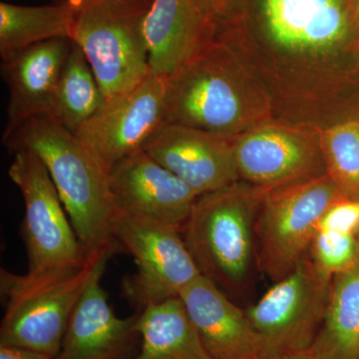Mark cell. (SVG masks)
<instances>
[{"mask_svg":"<svg viewBox=\"0 0 359 359\" xmlns=\"http://www.w3.org/2000/svg\"><path fill=\"white\" fill-rule=\"evenodd\" d=\"M215 22L259 69L290 86L330 83L359 53L351 0H228Z\"/></svg>","mask_w":359,"mask_h":359,"instance_id":"6da1fadb","label":"cell"},{"mask_svg":"<svg viewBox=\"0 0 359 359\" xmlns=\"http://www.w3.org/2000/svg\"><path fill=\"white\" fill-rule=\"evenodd\" d=\"M269 121L268 96L218 40L208 41L167 78L165 122L236 138Z\"/></svg>","mask_w":359,"mask_h":359,"instance_id":"7a4b0ae2","label":"cell"},{"mask_svg":"<svg viewBox=\"0 0 359 359\" xmlns=\"http://www.w3.org/2000/svg\"><path fill=\"white\" fill-rule=\"evenodd\" d=\"M4 142L13 151L32 150L43 162L87 255L122 250L112 233L118 209L109 173L76 134L50 116H36Z\"/></svg>","mask_w":359,"mask_h":359,"instance_id":"3957f363","label":"cell"},{"mask_svg":"<svg viewBox=\"0 0 359 359\" xmlns=\"http://www.w3.org/2000/svg\"><path fill=\"white\" fill-rule=\"evenodd\" d=\"M266 192L240 180L200 196L181 231L202 276L231 299L259 271L256 223Z\"/></svg>","mask_w":359,"mask_h":359,"instance_id":"277c9868","label":"cell"},{"mask_svg":"<svg viewBox=\"0 0 359 359\" xmlns=\"http://www.w3.org/2000/svg\"><path fill=\"white\" fill-rule=\"evenodd\" d=\"M114 254H91L79 269L51 276L16 275L1 269L0 290L6 306L0 346L22 347L56 359L80 297Z\"/></svg>","mask_w":359,"mask_h":359,"instance_id":"5b68a950","label":"cell"},{"mask_svg":"<svg viewBox=\"0 0 359 359\" xmlns=\"http://www.w3.org/2000/svg\"><path fill=\"white\" fill-rule=\"evenodd\" d=\"M71 40L84 52L106 100L150 74L146 18L154 0H72Z\"/></svg>","mask_w":359,"mask_h":359,"instance_id":"8992f818","label":"cell"},{"mask_svg":"<svg viewBox=\"0 0 359 359\" xmlns=\"http://www.w3.org/2000/svg\"><path fill=\"white\" fill-rule=\"evenodd\" d=\"M342 199L327 174L266 191L256 223L259 271L273 283L290 275L309 254L325 212Z\"/></svg>","mask_w":359,"mask_h":359,"instance_id":"52a82bcc","label":"cell"},{"mask_svg":"<svg viewBox=\"0 0 359 359\" xmlns=\"http://www.w3.org/2000/svg\"><path fill=\"white\" fill-rule=\"evenodd\" d=\"M14 152L8 176L20 189L25 202L26 275L51 276L79 269L90 255L75 233L46 167L32 150L20 149Z\"/></svg>","mask_w":359,"mask_h":359,"instance_id":"ba28073f","label":"cell"},{"mask_svg":"<svg viewBox=\"0 0 359 359\" xmlns=\"http://www.w3.org/2000/svg\"><path fill=\"white\" fill-rule=\"evenodd\" d=\"M332 282L309 252L245 311L259 335L262 359H280L311 349L325 320Z\"/></svg>","mask_w":359,"mask_h":359,"instance_id":"9c48e42d","label":"cell"},{"mask_svg":"<svg viewBox=\"0 0 359 359\" xmlns=\"http://www.w3.org/2000/svg\"><path fill=\"white\" fill-rule=\"evenodd\" d=\"M112 233L134 257L137 271L125 280L124 290L139 311L179 297L202 276L178 229L117 211Z\"/></svg>","mask_w":359,"mask_h":359,"instance_id":"30bf717a","label":"cell"},{"mask_svg":"<svg viewBox=\"0 0 359 359\" xmlns=\"http://www.w3.org/2000/svg\"><path fill=\"white\" fill-rule=\"evenodd\" d=\"M320 132L269 121L233 139L241 181L269 191L327 174Z\"/></svg>","mask_w":359,"mask_h":359,"instance_id":"8fae6325","label":"cell"},{"mask_svg":"<svg viewBox=\"0 0 359 359\" xmlns=\"http://www.w3.org/2000/svg\"><path fill=\"white\" fill-rule=\"evenodd\" d=\"M166 86L167 78L150 72L140 83L106 100L75 132L108 173L142 150L165 122Z\"/></svg>","mask_w":359,"mask_h":359,"instance_id":"7c38bea8","label":"cell"},{"mask_svg":"<svg viewBox=\"0 0 359 359\" xmlns=\"http://www.w3.org/2000/svg\"><path fill=\"white\" fill-rule=\"evenodd\" d=\"M109 184L118 211L183 230L199 196L144 150L112 168Z\"/></svg>","mask_w":359,"mask_h":359,"instance_id":"4fadbf2b","label":"cell"},{"mask_svg":"<svg viewBox=\"0 0 359 359\" xmlns=\"http://www.w3.org/2000/svg\"><path fill=\"white\" fill-rule=\"evenodd\" d=\"M233 139L164 122L142 150L185 182L200 197L240 181Z\"/></svg>","mask_w":359,"mask_h":359,"instance_id":"5bb4252c","label":"cell"},{"mask_svg":"<svg viewBox=\"0 0 359 359\" xmlns=\"http://www.w3.org/2000/svg\"><path fill=\"white\" fill-rule=\"evenodd\" d=\"M179 297L211 359H262L247 313L209 278L199 276Z\"/></svg>","mask_w":359,"mask_h":359,"instance_id":"9a60e30c","label":"cell"},{"mask_svg":"<svg viewBox=\"0 0 359 359\" xmlns=\"http://www.w3.org/2000/svg\"><path fill=\"white\" fill-rule=\"evenodd\" d=\"M71 44L69 39L48 40L2 60L9 91L4 141L27 120L50 114Z\"/></svg>","mask_w":359,"mask_h":359,"instance_id":"2e32d148","label":"cell"},{"mask_svg":"<svg viewBox=\"0 0 359 359\" xmlns=\"http://www.w3.org/2000/svg\"><path fill=\"white\" fill-rule=\"evenodd\" d=\"M106 266L97 271L80 297L56 359H126L140 337L139 313L121 318L111 308L101 283Z\"/></svg>","mask_w":359,"mask_h":359,"instance_id":"e0dca14e","label":"cell"},{"mask_svg":"<svg viewBox=\"0 0 359 359\" xmlns=\"http://www.w3.org/2000/svg\"><path fill=\"white\" fill-rule=\"evenodd\" d=\"M150 71L168 78L212 39L197 0H154L145 25Z\"/></svg>","mask_w":359,"mask_h":359,"instance_id":"ac0fdd59","label":"cell"},{"mask_svg":"<svg viewBox=\"0 0 359 359\" xmlns=\"http://www.w3.org/2000/svg\"><path fill=\"white\" fill-rule=\"evenodd\" d=\"M140 353L131 359H211L180 297L138 311Z\"/></svg>","mask_w":359,"mask_h":359,"instance_id":"d6986e66","label":"cell"},{"mask_svg":"<svg viewBox=\"0 0 359 359\" xmlns=\"http://www.w3.org/2000/svg\"><path fill=\"white\" fill-rule=\"evenodd\" d=\"M311 351L325 359H359V261L332 278L325 320Z\"/></svg>","mask_w":359,"mask_h":359,"instance_id":"ffe728a7","label":"cell"},{"mask_svg":"<svg viewBox=\"0 0 359 359\" xmlns=\"http://www.w3.org/2000/svg\"><path fill=\"white\" fill-rule=\"evenodd\" d=\"M74 2L60 6H23L0 2V56L2 60L33 45L69 39L75 20Z\"/></svg>","mask_w":359,"mask_h":359,"instance_id":"44dd1931","label":"cell"},{"mask_svg":"<svg viewBox=\"0 0 359 359\" xmlns=\"http://www.w3.org/2000/svg\"><path fill=\"white\" fill-rule=\"evenodd\" d=\"M105 102L84 52L72 41L48 116L75 133Z\"/></svg>","mask_w":359,"mask_h":359,"instance_id":"7402d4cb","label":"cell"},{"mask_svg":"<svg viewBox=\"0 0 359 359\" xmlns=\"http://www.w3.org/2000/svg\"><path fill=\"white\" fill-rule=\"evenodd\" d=\"M327 174L344 198L359 200V118L320 133Z\"/></svg>","mask_w":359,"mask_h":359,"instance_id":"603a6c76","label":"cell"},{"mask_svg":"<svg viewBox=\"0 0 359 359\" xmlns=\"http://www.w3.org/2000/svg\"><path fill=\"white\" fill-rule=\"evenodd\" d=\"M309 256L323 273L334 278L337 273L353 268L359 261L358 236L339 231H316Z\"/></svg>","mask_w":359,"mask_h":359,"instance_id":"cb8c5ba5","label":"cell"},{"mask_svg":"<svg viewBox=\"0 0 359 359\" xmlns=\"http://www.w3.org/2000/svg\"><path fill=\"white\" fill-rule=\"evenodd\" d=\"M359 200L342 199L328 208L318 224V231L327 230L358 236Z\"/></svg>","mask_w":359,"mask_h":359,"instance_id":"d4e9b609","label":"cell"},{"mask_svg":"<svg viewBox=\"0 0 359 359\" xmlns=\"http://www.w3.org/2000/svg\"><path fill=\"white\" fill-rule=\"evenodd\" d=\"M0 359H53L46 354L22 348V347L0 346Z\"/></svg>","mask_w":359,"mask_h":359,"instance_id":"484cf974","label":"cell"},{"mask_svg":"<svg viewBox=\"0 0 359 359\" xmlns=\"http://www.w3.org/2000/svg\"><path fill=\"white\" fill-rule=\"evenodd\" d=\"M200 8L208 20L212 23L223 11L226 0H197Z\"/></svg>","mask_w":359,"mask_h":359,"instance_id":"4316f807","label":"cell"},{"mask_svg":"<svg viewBox=\"0 0 359 359\" xmlns=\"http://www.w3.org/2000/svg\"><path fill=\"white\" fill-rule=\"evenodd\" d=\"M280 359H325L320 358V355L313 353V351H302V353L292 354V355L285 356V358Z\"/></svg>","mask_w":359,"mask_h":359,"instance_id":"83f0119b","label":"cell"},{"mask_svg":"<svg viewBox=\"0 0 359 359\" xmlns=\"http://www.w3.org/2000/svg\"><path fill=\"white\" fill-rule=\"evenodd\" d=\"M351 6L354 22H355L359 32V0H351Z\"/></svg>","mask_w":359,"mask_h":359,"instance_id":"f1b7e54d","label":"cell"},{"mask_svg":"<svg viewBox=\"0 0 359 359\" xmlns=\"http://www.w3.org/2000/svg\"><path fill=\"white\" fill-rule=\"evenodd\" d=\"M358 243H359V229H358Z\"/></svg>","mask_w":359,"mask_h":359,"instance_id":"f546056e","label":"cell"}]
</instances>
